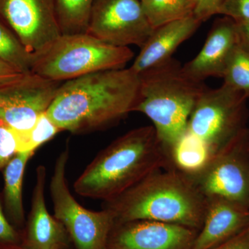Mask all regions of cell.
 <instances>
[{
	"label": "cell",
	"instance_id": "1",
	"mask_svg": "<svg viewBox=\"0 0 249 249\" xmlns=\"http://www.w3.org/2000/svg\"><path fill=\"white\" fill-rule=\"evenodd\" d=\"M139 83V74L130 67L63 82L47 116L62 131L72 134L105 129L134 111Z\"/></svg>",
	"mask_w": 249,
	"mask_h": 249
},
{
	"label": "cell",
	"instance_id": "2",
	"mask_svg": "<svg viewBox=\"0 0 249 249\" xmlns=\"http://www.w3.org/2000/svg\"><path fill=\"white\" fill-rule=\"evenodd\" d=\"M170 167L153 125L129 131L101 150L73 184L78 196L109 201L150 174Z\"/></svg>",
	"mask_w": 249,
	"mask_h": 249
},
{
	"label": "cell",
	"instance_id": "3",
	"mask_svg": "<svg viewBox=\"0 0 249 249\" xmlns=\"http://www.w3.org/2000/svg\"><path fill=\"white\" fill-rule=\"evenodd\" d=\"M207 199L188 175L172 167L157 170L120 196L105 201L115 223L136 220L178 224L199 231Z\"/></svg>",
	"mask_w": 249,
	"mask_h": 249
},
{
	"label": "cell",
	"instance_id": "4",
	"mask_svg": "<svg viewBox=\"0 0 249 249\" xmlns=\"http://www.w3.org/2000/svg\"><path fill=\"white\" fill-rule=\"evenodd\" d=\"M139 76L138 100L134 111L150 119L169 159L174 147L186 132L196 101L208 87L204 82L188 76L173 58Z\"/></svg>",
	"mask_w": 249,
	"mask_h": 249
},
{
	"label": "cell",
	"instance_id": "5",
	"mask_svg": "<svg viewBox=\"0 0 249 249\" xmlns=\"http://www.w3.org/2000/svg\"><path fill=\"white\" fill-rule=\"evenodd\" d=\"M133 57L129 47L105 43L87 33L61 35L34 55L32 72L63 83L96 72L124 69Z\"/></svg>",
	"mask_w": 249,
	"mask_h": 249
},
{
	"label": "cell",
	"instance_id": "6",
	"mask_svg": "<svg viewBox=\"0 0 249 249\" xmlns=\"http://www.w3.org/2000/svg\"><path fill=\"white\" fill-rule=\"evenodd\" d=\"M247 99L224 83L216 89L208 88L193 108L186 132L215 155L247 128Z\"/></svg>",
	"mask_w": 249,
	"mask_h": 249
},
{
	"label": "cell",
	"instance_id": "7",
	"mask_svg": "<svg viewBox=\"0 0 249 249\" xmlns=\"http://www.w3.org/2000/svg\"><path fill=\"white\" fill-rule=\"evenodd\" d=\"M70 157L68 147L55 160L50 181L54 217L63 224L77 249H106L114 224L109 210L92 211L85 209L72 196L66 177Z\"/></svg>",
	"mask_w": 249,
	"mask_h": 249
},
{
	"label": "cell",
	"instance_id": "8",
	"mask_svg": "<svg viewBox=\"0 0 249 249\" xmlns=\"http://www.w3.org/2000/svg\"><path fill=\"white\" fill-rule=\"evenodd\" d=\"M249 129L217 152L200 173L188 176L206 199L221 198L249 208Z\"/></svg>",
	"mask_w": 249,
	"mask_h": 249
},
{
	"label": "cell",
	"instance_id": "9",
	"mask_svg": "<svg viewBox=\"0 0 249 249\" xmlns=\"http://www.w3.org/2000/svg\"><path fill=\"white\" fill-rule=\"evenodd\" d=\"M154 29L141 0H94L87 34L116 47L142 48Z\"/></svg>",
	"mask_w": 249,
	"mask_h": 249
},
{
	"label": "cell",
	"instance_id": "10",
	"mask_svg": "<svg viewBox=\"0 0 249 249\" xmlns=\"http://www.w3.org/2000/svg\"><path fill=\"white\" fill-rule=\"evenodd\" d=\"M62 82L35 73L0 88V120L16 131L31 129L47 112Z\"/></svg>",
	"mask_w": 249,
	"mask_h": 249
},
{
	"label": "cell",
	"instance_id": "11",
	"mask_svg": "<svg viewBox=\"0 0 249 249\" xmlns=\"http://www.w3.org/2000/svg\"><path fill=\"white\" fill-rule=\"evenodd\" d=\"M0 19L34 55L62 35L54 0H0Z\"/></svg>",
	"mask_w": 249,
	"mask_h": 249
},
{
	"label": "cell",
	"instance_id": "12",
	"mask_svg": "<svg viewBox=\"0 0 249 249\" xmlns=\"http://www.w3.org/2000/svg\"><path fill=\"white\" fill-rule=\"evenodd\" d=\"M199 231L168 223L136 220L115 223L109 249H193Z\"/></svg>",
	"mask_w": 249,
	"mask_h": 249
},
{
	"label": "cell",
	"instance_id": "13",
	"mask_svg": "<svg viewBox=\"0 0 249 249\" xmlns=\"http://www.w3.org/2000/svg\"><path fill=\"white\" fill-rule=\"evenodd\" d=\"M238 43L235 21L227 16L219 18L213 24L199 53L182 66L183 71L199 81L204 82L209 78H223Z\"/></svg>",
	"mask_w": 249,
	"mask_h": 249
},
{
	"label": "cell",
	"instance_id": "14",
	"mask_svg": "<svg viewBox=\"0 0 249 249\" xmlns=\"http://www.w3.org/2000/svg\"><path fill=\"white\" fill-rule=\"evenodd\" d=\"M46 179L45 166L39 165L36 169V181L27 227L22 233V247L25 249H62L67 245L66 229L47 209Z\"/></svg>",
	"mask_w": 249,
	"mask_h": 249
},
{
	"label": "cell",
	"instance_id": "15",
	"mask_svg": "<svg viewBox=\"0 0 249 249\" xmlns=\"http://www.w3.org/2000/svg\"><path fill=\"white\" fill-rule=\"evenodd\" d=\"M249 225V208L234 201L207 199L202 227L193 249H212L230 240Z\"/></svg>",
	"mask_w": 249,
	"mask_h": 249
},
{
	"label": "cell",
	"instance_id": "16",
	"mask_svg": "<svg viewBox=\"0 0 249 249\" xmlns=\"http://www.w3.org/2000/svg\"><path fill=\"white\" fill-rule=\"evenodd\" d=\"M193 16L167 23L156 28L132 64L131 70L137 74L159 66L173 58V53L200 27Z\"/></svg>",
	"mask_w": 249,
	"mask_h": 249
},
{
	"label": "cell",
	"instance_id": "17",
	"mask_svg": "<svg viewBox=\"0 0 249 249\" xmlns=\"http://www.w3.org/2000/svg\"><path fill=\"white\" fill-rule=\"evenodd\" d=\"M35 152H17L5 166L4 186L1 199L8 220L15 228H21L25 222L23 206L22 185L24 170Z\"/></svg>",
	"mask_w": 249,
	"mask_h": 249
},
{
	"label": "cell",
	"instance_id": "18",
	"mask_svg": "<svg viewBox=\"0 0 249 249\" xmlns=\"http://www.w3.org/2000/svg\"><path fill=\"white\" fill-rule=\"evenodd\" d=\"M213 157L204 143L186 132L170 152V167L194 176L202 171Z\"/></svg>",
	"mask_w": 249,
	"mask_h": 249
},
{
	"label": "cell",
	"instance_id": "19",
	"mask_svg": "<svg viewBox=\"0 0 249 249\" xmlns=\"http://www.w3.org/2000/svg\"><path fill=\"white\" fill-rule=\"evenodd\" d=\"M93 1L94 0H54L62 35L87 33Z\"/></svg>",
	"mask_w": 249,
	"mask_h": 249
},
{
	"label": "cell",
	"instance_id": "20",
	"mask_svg": "<svg viewBox=\"0 0 249 249\" xmlns=\"http://www.w3.org/2000/svg\"><path fill=\"white\" fill-rule=\"evenodd\" d=\"M0 60L18 71L32 72L34 55L23 45L19 37L0 19Z\"/></svg>",
	"mask_w": 249,
	"mask_h": 249
},
{
	"label": "cell",
	"instance_id": "21",
	"mask_svg": "<svg viewBox=\"0 0 249 249\" xmlns=\"http://www.w3.org/2000/svg\"><path fill=\"white\" fill-rule=\"evenodd\" d=\"M142 9L154 29L193 16V0H142Z\"/></svg>",
	"mask_w": 249,
	"mask_h": 249
},
{
	"label": "cell",
	"instance_id": "22",
	"mask_svg": "<svg viewBox=\"0 0 249 249\" xmlns=\"http://www.w3.org/2000/svg\"><path fill=\"white\" fill-rule=\"evenodd\" d=\"M17 144L18 152H35L39 147L62 132L47 112L42 114L31 129L16 131L11 129Z\"/></svg>",
	"mask_w": 249,
	"mask_h": 249
},
{
	"label": "cell",
	"instance_id": "23",
	"mask_svg": "<svg viewBox=\"0 0 249 249\" xmlns=\"http://www.w3.org/2000/svg\"><path fill=\"white\" fill-rule=\"evenodd\" d=\"M224 83L249 98V52L240 42L224 71Z\"/></svg>",
	"mask_w": 249,
	"mask_h": 249
},
{
	"label": "cell",
	"instance_id": "24",
	"mask_svg": "<svg viewBox=\"0 0 249 249\" xmlns=\"http://www.w3.org/2000/svg\"><path fill=\"white\" fill-rule=\"evenodd\" d=\"M17 152V144L12 130L0 120V170L5 168Z\"/></svg>",
	"mask_w": 249,
	"mask_h": 249
},
{
	"label": "cell",
	"instance_id": "25",
	"mask_svg": "<svg viewBox=\"0 0 249 249\" xmlns=\"http://www.w3.org/2000/svg\"><path fill=\"white\" fill-rule=\"evenodd\" d=\"M1 199L0 194V245L22 246V234L18 232L8 220Z\"/></svg>",
	"mask_w": 249,
	"mask_h": 249
},
{
	"label": "cell",
	"instance_id": "26",
	"mask_svg": "<svg viewBox=\"0 0 249 249\" xmlns=\"http://www.w3.org/2000/svg\"><path fill=\"white\" fill-rule=\"evenodd\" d=\"M235 22L249 21V0H224L219 14Z\"/></svg>",
	"mask_w": 249,
	"mask_h": 249
},
{
	"label": "cell",
	"instance_id": "27",
	"mask_svg": "<svg viewBox=\"0 0 249 249\" xmlns=\"http://www.w3.org/2000/svg\"><path fill=\"white\" fill-rule=\"evenodd\" d=\"M193 16L201 23L219 14L224 0H193Z\"/></svg>",
	"mask_w": 249,
	"mask_h": 249
},
{
	"label": "cell",
	"instance_id": "28",
	"mask_svg": "<svg viewBox=\"0 0 249 249\" xmlns=\"http://www.w3.org/2000/svg\"><path fill=\"white\" fill-rule=\"evenodd\" d=\"M212 249H249V225L230 240Z\"/></svg>",
	"mask_w": 249,
	"mask_h": 249
},
{
	"label": "cell",
	"instance_id": "29",
	"mask_svg": "<svg viewBox=\"0 0 249 249\" xmlns=\"http://www.w3.org/2000/svg\"><path fill=\"white\" fill-rule=\"evenodd\" d=\"M24 75L14 67L0 60V88L20 79Z\"/></svg>",
	"mask_w": 249,
	"mask_h": 249
},
{
	"label": "cell",
	"instance_id": "30",
	"mask_svg": "<svg viewBox=\"0 0 249 249\" xmlns=\"http://www.w3.org/2000/svg\"><path fill=\"white\" fill-rule=\"evenodd\" d=\"M235 23L239 42L249 52V21Z\"/></svg>",
	"mask_w": 249,
	"mask_h": 249
},
{
	"label": "cell",
	"instance_id": "31",
	"mask_svg": "<svg viewBox=\"0 0 249 249\" xmlns=\"http://www.w3.org/2000/svg\"><path fill=\"white\" fill-rule=\"evenodd\" d=\"M0 249H25L22 246H4L0 245Z\"/></svg>",
	"mask_w": 249,
	"mask_h": 249
},
{
	"label": "cell",
	"instance_id": "32",
	"mask_svg": "<svg viewBox=\"0 0 249 249\" xmlns=\"http://www.w3.org/2000/svg\"></svg>",
	"mask_w": 249,
	"mask_h": 249
},
{
	"label": "cell",
	"instance_id": "33",
	"mask_svg": "<svg viewBox=\"0 0 249 249\" xmlns=\"http://www.w3.org/2000/svg\"><path fill=\"white\" fill-rule=\"evenodd\" d=\"M106 249H108L107 247V248H106Z\"/></svg>",
	"mask_w": 249,
	"mask_h": 249
},
{
	"label": "cell",
	"instance_id": "34",
	"mask_svg": "<svg viewBox=\"0 0 249 249\" xmlns=\"http://www.w3.org/2000/svg\"><path fill=\"white\" fill-rule=\"evenodd\" d=\"M141 1H142V0H141Z\"/></svg>",
	"mask_w": 249,
	"mask_h": 249
}]
</instances>
